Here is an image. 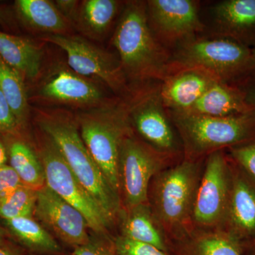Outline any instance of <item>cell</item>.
I'll return each instance as SVG.
<instances>
[{
    "label": "cell",
    "mask_w": 255,
    "mask_h": 255,
    "mask_svg": "<svg viewBox=\"0 0 255 255\" xmlns=\"http://www.w3.org/2000/svg\"><path fill=\"white\" fill-rule=\"evenodd\" d=\"M0 90L21 127L26 128L29 119L30 105L26 82L12 67L0 57Z\"/></svg>",
    "instance_id": "obj_26"
},
{
    "label": "cell",
    "mask_w": 255,
    "mask_h": 255,
    "mask_svg": "<svg viewBox=\"0 0 255 255\" xmlns=\"http://www.w3.org/2000/svg\"><path fill=\"white\" fill-rule=\"evenodd\" d=\"M128 82L132 87L162 82L168 75L171 55L149 26L146 1L125 3L112 38Z\"/></svg>",
    "instance_id": "obj_2"
},
{
    "label": "cell",
    "mask_w": 255,
    "mask_h": 255,
    "mask_svg": "<svg viewBox=\"0 0 255 255\" xmlns=\"http://www.w3.org/2000/svg\"><path fill=\"white\" fill-rule=\"evenodd\" d=\"M205 158H183L156 174L148 189V204L171 244L191 232L194 201Z\"/></svg>",
    "instance_id": "obj_3"
},
{
    "label": "cell",
    "mask_w": 255,
    "mask_h": 255,
    "mask_svg": "<svg viewBox=\"0 0 255 255\" xmlns=\"http://www.w3.org/2000/svg\"><path fill=\"white\" fill-rule=\"evenodd\" d=\"M23 130L0 90V135L3 136L21 135Z\"/></svg>",
    "instance_id": "obj_31"
},
{
    "label": "cell",
    "mask_w": 255,
    "mask_h": 255,
    "mask_svg": "<svg viewBox=\"0 0 255 255\" xmlns=\"http://www.w3.org/2000/svg\"><path fill=\"white\" fill-rule=\"evenodd\" d=\"M12 21L11 13L5 5L0 4V23L3 25L9 24Z\"/></svg>",
    "instance_id": "obj_36"
},
{
    "label": "cell",
    "mask_w": 255,
    "mask_h": 255,
    "mask_svg": "<svg viewBox=\"0 0 255 255\" xmlns=\"http://www.w3.org/2000/svg\"><path fill=\"white\" fill-rule=\"evenodd\" d=\"M37 191L20 186L7 195L0 198V219L3 221L21 217H33Z\"/></svg>",
    "instance_id": "obj_27"
},
{
    "label": "cell",
    "mask_w": 255,
    "mask_h": 255,
    "mask_svg": "<svg viewBox=\"0 0 255 255\" xmlns=\"http://www.w3.org/2000/svg\"><path fill=\"white\" fill-rule=\"evenodd\" d=\"M116 225H118L119 236L172 253L170 241L156 219L148 202L130 209L122 208Z\"/></svg>",
    "instance_id": "obj_18"
},
{
    "label": "cell",
    "mask_w": 255,
    "mask_h": 255,
    "mask_svg": "<svg viewBox=\"0 0 255 255\" xmlns=\"http://www.w3.org/2000/svg\"><path fill=\"white\" fill-rule=\"evenodd\" d=\"M8 164V152L4 136L0 135V167Z\"/></svg>",
    "instance_id": "obj_35"
},
{
    "label": "cell",
    "mask_w": 255,
    "mask_h": 255,
    "mask_svg": "<svg viewBox=\"0 0 255 255\" xmlns=\"http://www.w3.org/2000/svg\"><path fill=\"white\" fill-rule=\"evenodd\" d=\"M226 152L233 160L255 179V138L230 147Z\"/></svg>",
    "instance_id": "obj_30"
},
{
    "label": "cell",
    "mask_w": 255,
    "mask_h": 255,
    "mask_svg": "<svg viewBox=\"0 0 255 255\" xmlns=\"http://www.w3.org/2000/svg\"><path fill=\"white\" fill-rule=\"evenodd\" d=\"M0 57L25 82L33 83L41 78L44 51L39 42L0 31Z\"/></svg>",
    "instance_id": "obj_19"
},
{
    "label": "cell",
    "mask_w": 255,
    "mask_h": 255,
    "mask_svg": "<svg viewBox=\"0 0 255 255\" xmlns=\"http://www.w3.org/2000/svg\"><path fill=\"white\" fill-rule=\"evenodd\" d=\"M33 215L60 241L73 249L90 241L89 231L91 230L83 215L46 185L37 191Z\"/></svg>",
    "instance_id": "obj_14"
},
{
    "label": "cell",
    "mask_w": 255,
    "mask_h": 255,
    "mask_svg": "<svg viewBox=\"0 0 255 255\" xmlns=\"http://www.w3.org/2000/svg\"><path fill=\"white\" fill-rule=\"evenodd\" d=\"M121 4L122 1L117 0L80 1L74 29L90 41H102L110 32Z\"/></svg>",
    "instance_id": "obj_23"
},
{
    "label": "cell",
    "mask_w": 255,
    "mask_h": 255,
    "mask_svg": "<svg viewBox=\"0 0 255 255\" xmlns=\"http://www.w3.org/2000/svg\"><path fill=\"white\" fill-rule=\"evenodd\" d=\"M4 225L15 239L33 253L50 255L61 253V247L55 238L33 217L6 220Z\"/></svg>",
    "instance_id": "obj_25"
},
{
    "label": "cell",
    "mask_w": 255,
    "mask_h": 255,
    "mask_svg": "<svg viewBox=\"0 0 255 255\" xmlns=\"http://www.w3.org/2000/svg\"><path fill=\"white\" fill-rule=\"evenodd\" d=\"M146 9L149 26L165 48L179 46L205 28L199 17L196 1L149 0L146 1Z\"/></svg>",
    "instance_id": "obj_13"
},
{
    "label": "cell",
    "mask_w": 255,
    "mask_h": 255,
    "mask_svg": "<svg viewBox=\"0 0 255 255\" xmlns=\"http://www.w3.org/2000/svg\"><path fill=\"white\" fill-rule=\"evenodd\" d=\"M56 7L62 15L73 26L74 19L76 16L80 1L76 0H57L54 1Z\"/></svg>",
    "instance_id": "obj_33"
},
{
    "label": "cell",
    "mask_w": 255,
    "mask_h": 255,
    "mask_svg": "<svg viewBox=\"0 0 255 255\" xmlns=\"http://www.w3.org/2000/svg\"><path fill=\"white\" fill-rule=\"evenodd\" d=\"M8 152V164L19 177L23 185L39 190L46 186V175L41 159L34 146L23 136H4Z\"/></svg>",
    "instance_id": "obj_24"
},
{
    "label": "cell",
    "mask_w": 255,
    "mask_h": 255,
    "mask_svg": "<svg viewBox=\"0 0 255 255\" xmlns=\"http://www.w3.org/2000/svg\"><path fill=\"white\" fill-rule=\"evenodd\" d=\"M50 71L37 90L38 103L66 106L80 112L105 107L116 99L107 97L100 82L81 76L68 65H58Z\"/></svg>",
    "instance_id": "obj_12"
},
{
    "label": "cell",
    "mask_w": 255,
    "mask_h": 255,
    "mask_svg": "<svg viewBox=\"0 0 255 255\" xmlns=\"http://www.w3.org/2000/svg\"><path fill=\"white\" fill-rule=\"evenodd\" d=\"M253 112L244 93L237 86L223 82L212 85L187 113L213 117H227Z\"/></svg>",
    "instance_id": "obj_21"
},
{
    "label": "cell",
    "mask_w": 255,
    "mask_h": 255,
    "mask_svg": "<svg viewBox=\"0 0 255 255\" xmlns=\"http://www.w3.org/2000/svg\"><path fill=\"white\" fill-rule=\"evenodd\" d=\"M177 162L147 145L133 130L130 132L122 142L119 152V180L123 208L148 202L152 178Z\"/></svg>",
    "instance_id": "obj_10"
},
{
    "label": "cell",
    "mask_w": 255,
    "mask_h": 255,
    "mask_svg": "<svg viewBox=\"0 0 255 255\" xmlns=\"http://www.w3.org/2000/svg\"><path fill=\"white\" fill-rule=\"evenodd\" d=\"M113 242L117 255H174L155 246L131 241L119 235L113 237Z\"/></svg>",
    "instance_id": "obj_28"
},
{
    "label": "cell",
    "mask_w": 255,
    "mask_h": 255,
    "mask_svg": "<svg viewBox=\"0 0 255 255\" xmlns=\"http://www.w3.org/2000/svg\"><path fill=\"white\" fill-rule=\"evenodd\" d=\"M23 185L17 174L9 164L0 167V198Z\"/></svg>",
    "instance_id": "obj_32"
},
{
    "label": "cell",
    "mask_w": 255,
    "mask_h": 255,
    "mask_svg": "<svg viewBox=\"0 0 255 255\" xmlns=\"http://www.w3.org/2000/svg\"><path fill=\"white\" fill-rule=\"evenodd\" d=\"M174 255H242L241 244L222 230L192 229L171 244Z\"/></svg>",
    "instance_id": "obj_22"
},
{
    "label": "cell",
    "mask_w": 255,
    "mask_h": 255,
    "mask_svg": "<svg viewBox=\"0 0 255 255\" xmlns=\"http://www.w3.org/2000/svg\"><path fill=\"white\" fill-rule=\"evenodd\" d=\"M131 88L126 100L134 132L159 153L177 161L184 155L182 140L164 107L159 85L145 84Z\"/></svg>",
    "instance_id": "obj_7"
},
{
    "label": "cell",
    "mask_w": 255,
    "mask_h": 255,
    "mask_svg": "<svg viewBox=\"0 0 255 255\" xmlns=\"http://www.w3.org/2000/svg\"><path fill=\"white\" fill-rule=\"evenodd\" d=\"M80 135L111 187L120 195L119 159L121 145L133 130L127 100H115L100 108L75 114Z\"/></svg>",
    "instance_id": "obj_4"
},
{
    "label": "cell",
    "mask_w": 255,
    "mask_h": 255,
    "mask_svg": "<svg viewBox=\"0 0 255 255\" xmlns=\"http://www.w3.org/2000/svg\"><path fill=\"white\" fill-rule=\"evenodd\" d=\"M0 255H21L18 253L17 251L9 248V247L5 246L4 245L0 246Z\"/></svg>",
    "instance_id": "obj_38"
},
{
    "label": "cell",
    "mask_w": 255,
    "mask_h": 255,
    "mask_svg": "<svg viewBox=\"0 0 255 255\" xmlns=\"http://www.w3.org/2000/svg\"><path fill=\"white\" fill-rule=\"evenodd\" d=\"M14 10L23 26L40 37L73 33V26L60 12L54 1L16 0Z\"/></svg>",
    "instance_id": "obj_20"
},
{
    "label": "cell",
    "mask_w": 255,
    "mask_h": 255,
    "mask_svg": "<svg viewBox=\"0 0 255 255\" xmlns=\"http://www.w3.org/2000/svg\"><path fill=\"white\" fill-rule=\"evenodd\" d=\"M197 68L220 81L240 86L254 73L253 49L222 36L191 38L178 46L171 56L169 70Z\"/></svg>",
    "instance_id": "obj_5"
},
{
    "label": "cell",
    "mask_w": 255,
    "mask_h": 255,
    "mask_svg": "<svg viewBox=\"0 0 255 255\" xmlns=\"http://www.w3.org/2000/svg\"><path fill=\"white\" fill-rule=\"evenodd\" d=\"M73 255H117L113 237L102 236L90 232L87 244L74 248Z\"/></svg>",
    "instance_id": "obj_29"
},
{
    "label": "cell",
    "mask_w": 255,
    "mask_h": 255,
    "mask_svg": "<svg viewBox=\"0 0 255 255\" xmlns=\"http://www.w3.org/2000/svg\"><path fill=\"white\" fill-rule=\"evenodd\" d=\"M39 131L34 147L44 168L47 187L83 215L92 233L111 237L112 223L75 177L56 146Z\"/></svg>",
    "instance_id": "obj_8"
},
{
    "label": "cell",
    "mask_w": 255,
    "mask_h": 255,
    "mask_svg": "<svg viewBox=\"0 0 255 255\" xmlns=\"http://www.w3.org/2000/svg\"><path fill=\"white\" fill-rule=\"evenodd\" d=\"M3 245H4V243H3L2 236H1V233H0V246H3Z\"/></svg>",
    "instance_id": "obj_40"
},
{
    "label": "cell",
    "mask_w": 255,
    "mask_h": 255,
    "mask_svg": "<svg viewBox=\"0 0 255 255\" xmlns=\"http://www.w3.org/2000/svg\"><path fill=\"white\" fill-rule=\"evenodd\" d=\"M219 81L214 75L202 69H173L161 82L159 90L168 113L184 114L191 110L210 87Z\"/></svg>",
    "instance_id": "obj_16"
},
{
    "label": "cell",
    "mask_w": 255,
    "mask_h": 255,
    "mask_svg": "<svg viewBox=\"0 0 255 255\" xmlns=\"http://www.w3.org/2000/svg\"><path fill=\"white\" fill-rule=\"evenodd\" d=\"M238 87L244 93L246 103L255 112V75L248 79Z\"/></svg>",
    "instance_id": "obj_34"
},
{
    "label": "cell",
    "mask_w": 255,
    "mask_h": 255,
    "mask_svg": "<svg viewBox=\"0 0 255 255\" xmlns=\"http://www.w3.org/2000/svg\"><path fill=\"white\" fill-rule=\"evenodd\" d=\"M231 161L232 188L220 230L241 244L255 239V179L231 158Z\"/></svg>",
    "instance_id": "obj_15"
},
{
    "label": "cell",
    "mask_w": 255,
    "mask_h": 255,
    "mask_svg": "<svg viewBox=\"0 0 255 255\" xmlns=\"http://www.w3.org/2000/svg\"><path fill=\"white\" fill-rule=\"evenodd\" d=\"M242 255H255V239L241 243Z\"/></svg>",
    "instance_id": "obj_37"
},
{
    "label": "cell",
    "mask_w": 255,
    "mask_h": 255,
    "mask_svg": "<svg viewBox=\"0 0 255 255\" xmlns=\"http://www.w3.org/2000/svg\"><path fill=\"white\" fill-rule=\"evenodd\" d=\"M39 40L64 50L69 68L75 73L100 82L119 98L127 100L130 97L131 87L126 78L118 57L81 35H50L40 37Z\"/></svg>",
    "instance_id": "obj_9"
},
{
    "label": "cell",
    "mask_w": 255,
    "mask_h": 255,
    "mask_svg": "<svg viewBox=\"0 0 255 255\" xmlns=\"http://www.w3.org/2000/svg\"><path fill=\"white\" fill-rule=\"evenodd\" d=\"M38 128L56 146L72 172L114 226L123 208L118 193L92 158L82 140L75 114L65 109H36Z\"/></svg>",
    "instance_id": "obj_1"
},
{
    "label": "cell",
    "mask_w": 255,
    "mask_h": 255,
    "mask_svg": "<svg viewBox=\"0 0 255 255\" xmlns=\"http://www.w3.org/2000/svg\"><path fill=\"white\" fill-rule=\"evenodd\" d=\"M232 188L231 161L226 150L206 156L194 201L193 229H221Z\"/></svg>",
    "instance_id": "obj_11"
},
{
    "label": "cell",
    "mask_w": 255,
    "mask_h": 255,
    "mask_svg": "<svg viewBox=\"0 0 255 255\" xmlns=\"http://www.w3.org/2000/svg\"><path fill=\"white\" fill-rule=\"evenodd\" d=\"M217 35L255 47V0H224L213 8Z\"/></svg>",
    "instance_id": "obj_17"
},
{
    "label": "cell",
    "mask_w": 255,
    "mask_h": 255,
    "mask_svg": "<svg viewBox=\"0 0 255 255\" xmlns=\"http://www.w3.org/2000/svg\"><path fill=\"white\" fill-rule=\"evenodd\" d=\"M252 49H253V62H254V73H253V75H255V47L252 48Z\"/></svg>",
    "instance_id": "obj_39"
},
{
    "label": "cell",
    "mask_w": 255,
    "mask_h": 255,
    "mask_svg": "<svg viewBox=\"0 0 255 255\" xmlns=\"http://www.w3.org/2000/svg\"><path fill=\"white\" fill-rule=\"evenodd\" d=\"M168 114L182 140L184 158H205L255 138L254 111L227 117Z\"/></svg>",
    "instance_id": "obj_6"
}]
</instances>
